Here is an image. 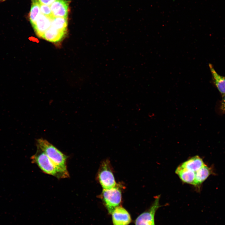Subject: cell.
<instances>
[{"label":"cell","mask_w":225,"mask_h":225,"mask_svg":"<svg viewBox=\"0 0 225 225\" xmlns=\"http://www.w3.org/2000/svg\"><path fill=\"white\" fill-rule=\"evenodd\" d=\"M175 173L183 182L193 185L195 172L179 166L176 170Z\"/></svg>","instance_id":"obj_12"},{"label":"cell","mask_w":225,"mask_h":225,"mask_svg":"<svg viewBox=\"0 0 225 225\" xmlns=\"http://www.w3.org/2000/svg\"><path fill=\"white\" fill-rule=\"evenodd\" d=\"M204 164L202 158L196 155L184 162L180 166L195 172Z\"/></svg>","instance_id":"obj_13"},{"label":"cell","mask_w":225,"mask_h":225,"mask_svg":"<svg viewBox=\"0 0 225 225\" xmlns=\"http://www.w3.org/2000/svg\"><path fill=\"white\" fill-rule=\"evenodd\" d=\"M218 110L220 114H225V94L222 96L221 100L218 103Z\"/></svg>","instance_id":"obj_17"},{"label":"cell","mask_w":225,"mask_h":225,"mask_svg":"<svg viewBox=\"0 0 225 225\" xmlns=\"http://www.w3.org/2000/svg\"><path fill=\"white\" fill-rule=\"evenodd\" d=\"M67 32L59 30L51 26L45 32L42 38L50 42H57L62 39Z\"/></svg>","instance_id":"obj_11"},{"label":"cell","mask_w":225,"mask_h":225,"mask_svg":"<svg viewBox=\"0 0 225 225\" xmlns=\"http://www.w3.org/2000/svg\"><path fill=\"white\" fill-rule=\"evenodd\" d=\"M6 0H0V2H3Z\"/></svg>","instance_id":"obj_19"},{"label":"cell","mask_w":225,"mask_h":225,"mask_svg":"<svg viewBox=\"0 0 225 225\" xmlns=\"http://www.w3.org/2000/svg\"><path fill=\"white\" fill-rule=\"evenodd\" d=\"M113 225H128L131 222L130 215L124 208L118 206L111 213Z\"/></svg>","instance_id":"obj_6"},{"label":"cell","mask_w":225,"mask_h":225,"mask_svg":"<svg viewBox=\"0 0 225 225\" xmlns=\"http://www.w3.org/2000/svg\"><path fill=\"white\" fill-rule=\"evenodd\" d=\"M160 196H157L150 208L136 219L135 225H155V216L157 210L162 206L159 203Z\"/></svg>","instance_id":"obj_5"},{"label":"cell","mask_w":225,"mask_h":225,"mask_svg":"<svg viewBox=\"0 0 225 225\" xmlns=\"http://www.w3.org/2000/svg\"><path fill=\"white\" fill-rule=\"evenodd\" d=\"M32 4L29 15L30 22L33 27L41 13L39 1L38 0H31Z\"/></svg>","instance_id":"obj_14"},{"label":"cell","mask_w":225,"mask_h":225,"mask_svg":"<svg viewBox=\"0 0 225 225\" xmlns=\"http://www.w3.org/2000/svg\"><path fill=\"white\" fill-rule=\"evenodd\" d=\"M39 3L42 14L52 18H54L49 6L42 4L39 1Z\"/></svg>","instance_id":"obj_16"},{"label":"cell","mask_w":225,"mask_h":225,"mask_svg":"<svg viewBox=\"0 0 225 225\" xmlns=\"http://www.w3.org/2000/svg\"><path fill=\"white\" fill-rule=\"evenodd\" d=\"M213 173L212 168L209 167L204 164L200 169L195 172L193 185L200 187L208 178Z\"/></svg>","instance_id":"obj_10"},{"label":"cell","mask_w":225,"mask_h":225,"mask_svg":"<svg viewBox=\"0 0 225 225\" xmlns=\"http://www.w3.org/2000/svg\"><path fill=\"white\" fill-rule=\"evenodd\" d=\"M209 67L212 74V82L222 96L225 94V76L219 74L211 64H209Z\"/></svg>","instance_id":"obj_9"},{"label":"cell","mask_w":225,"mask_h":225,"mask_svg":"<svg viewBox=\"0 0 225 225\" xmlns=\"http://www.w3.org/2000/svg\"><path fill=\"white\" fill-rule=\"evenodd\" d=\"M101 196L108 212L111 214L115 208L119 206L121 202V191L116 185L110 189L103 190Z\"/></svg>","instance_id":"obj_3"},{"label":"cell","mask_w":225,"mask_h":225,"mask_svg":"<svg viewBox=\"0 0 225 225\" xmlns=\"http://www.w3.org/2000/svg\"><path fill=\"white\" fill-rule=\"evenodd\" d=\"M98 178L103 190L110 189L116 185L108 160L104 161L101 165L98 172Z\"/></svg>","instance_id":"obj_4"},{"label":"cell","mask_w":225,"mask_h":225,"mask_svg":"<svg viewBox=\"0 0 225 225\" xmlns=\"http://www.w3.org/2000/svg\"><path fill=\"white\" fill-rule=\"evenodd\" d=\"M32 162L36 164L42 172L58 179L63 178L59 171L46 154L37 147L36 153L31 157Z\"/></svg>","instance_id":"obj_2"},{"label":"cell","mask_w":225,"mask_h":225,"mask_svg":"<svg viewBox=\"0 0 225 225\" xmlns=\"http://www.w3.org/2000/svg\"><path fill=\"white\" fill-rule=\"evenodd\" d=\"M70 1L57 0L49 6L54 17L68 18Z\"/></svg>","instance_id":"obj_7"},{"label":"cell","mask_w":225,"mask_h":225,"mask_svg":"<svg viewBox=\"0 0 225 225\" xmlns=\"http://www.w3.org/2000/svg\"><path fill=\"white\" fill-rule=\"evenodd\" d=\"M68 18L54 17L52 20L51 26L59 30L67 31Z\"/></svg>","instance_id":"obj_15"},{"label":"cell","mask_w":225,"mask_h":225,"mask_svg":"<svg viewBox=\"0 0 225 225\" xmlns=\"http://www.w3.org/2000/svg\"><path fill=\"white\" fill-rule=\"evenodd\" d=\"M42 4L50 6L57 0H38Z\"/></svg>","instance_id":"obj_18"},{"label":"cell","mask_w":225,"mask_h":225,"mask_svg":"<svg viewBox=\"0 0 225 225\" xmlns=\"http://www.w3.org/2000/svg\"><path fill=\"white\" fill-rule=\"evenodd\" d=\"M52 18L41 13L39 15L33 26L36 34L39 37L42 38L45 32L50 27Z\"/></svg>","instance_id":"obj_8"},{"label":"cell","mask_w":225,"mask_h":225,"mask_svg":"<svg viewBox=\"0 0 225 225\" xmlns=\"http://www.w3.org/2000/svg\"><path fill=\"white\" fill-rule=\"evenodd\" d=\"M36 145L37 147L40 148L48 156L56 167L63 178L69 177L67 165L68 156L46 140L42 138L36 140Z\"/></svg>","instance_id":"obj_1"}]
</instances>
